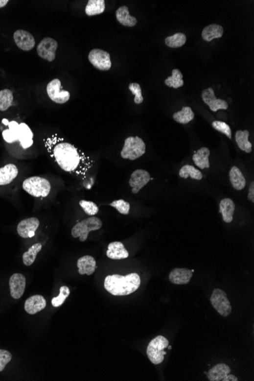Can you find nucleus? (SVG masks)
<instances>
[{"label":"nucleus","mask_w":254,"mask_h":381,"mask_svg":"<svg viewBox=\"0 0 254 381\" xmlns=\"http://www.w3.org/2000/svg\"><path fill=\"white\" fill-rule=\"evenodd\" d=\"M46 147L60 168L69 174L84 176L92 165L89 157L57 135L46 140Z\"/></svg>","instance_id":"1"},{"label":"nucleus","mask_w":254,"mask_h":381,"mask_svg":"<svg viewBox=\"0 0 254 381\" xmlns=\"http://www.w3.org/2000/svg\"><path fill=\"white\" fill-rule=\"evenodd\" d=\"M141 285V279L137 273L126 276L115 274L108 276L104 280L105 289L115 296H124L135 292Z\"/></svg>","instance_id":"2"},{"label":"nucleus","mask_w":254,"mask_h":381,"mask_svg":"<svg viewBox=\"0 0 254 381\" xmlns=\"http://www.w3.org/2000/svg\"><path fill=\"white\" fill-rule=\"evenodd\" d=\"M24 191L34 197H46L50 193L51 185L49 181L41 177H31L23 182Z\"/></svg>","instance_id":"3"},{"label":"nucleus","mask_w":254,"mask_h":381,"mask_svg":"<svg viewBox=\"0 0 254 381\" xmlns=\"http://www.w3.org/2000/svg\"><path fill=\"white\" fill-rule=\"evenodd\" d=\"M146 146L142 139L139 136H130L124 142L121 157L124 159L135 161L145 153Z\"/></svg>","instance_id":"4"},{"label":"nucleus","mask_w":254,"mask_h":381,"mask_svg":"<svg viewBox=\"0 0 254 381\" xmlns=\"http://www.w3.org/2000/svg\"><path fill=\"white\" fill-rule=\"evenodd\" d=\"M102 227V221L99 218L91 216L80 222L77 223L72 228V235L74 238L85 242L88 239L89 232L97 231Z\"/></svg>","instance_id":"5"},{"label":"nucleus","mask_w":254,"mask_h":381,"mask_svg":"<svg viewBox=\"0 0 254 381\" xmlns=\"http://www.w3.org/2000/svg\"><path fill=\"white\" fill-rule=\"evenodd\" d=\"M169 341L163 335H158L149 342L147 347V356L151 362L159 364L164 361V356L167 354L164 349L168 347Z\"/></svg>","instance_id":"6"},{"label":"nucleus","mask_w":254,"mask_h":381,"mask_svg":"<svg viewBox=\"0 0 254 381\" xmlns=\"http://www.w3.org/2000/svg\"><path fill=\"white\" fill-rule=\"evenodd\" d=\"M211 305L222 317H228L232 311L231 305L227 294L223 290L215 288L210 298Z\"/></svg>","instance_id":"7"},{"label":"nucleus","mask_w":254,"mask_h":381,"mask_svg":"<svg viewBox=\"0 0 254 381\" xmlns=\"http://www.w3.org/2000/svg\"><path fill=\"white\" fill-rule=\"evenodd\" d=\"M89 60L93 67L101 71H108L112 66L109 53L101 49H92L89 54Z\"/></svg>","instance_id":"8"},{"label":"nucleus","mask_w":254,"mask_h":381,"mask_svg":"<svg viewBox=\"0 0 254 381\" xmlns=\"http://www.w3.org/2000/svg\"><path fill=\"white\" fill-rule=\"evenodd\" d=\"M61 88V82L58 78H55L49 82L46 87L48 96L56 104H65L70 98L69 92L62 90Z\"/></svg>","instance_id":"9"},{"label":"nucleus","mask_w":254,"mask_h":381,"mask_svg":"<svg viewBox=\"0 0 254 381\" xmlns=\"http://www.w3.org/2000/svg\"><path fill=\"white\" fill-rule=\"evenodd\" d=\"M58 43L51 38H44L37 47L38 56L48 62H53L56 58V51Z\"/></svg>","instance_id":"10"},{"label":"nucleus","mask_w":254,"mask_h":381,"mask_svg":"<svg viewBox=\"0 0 254 381\" xmlns=\"http://www.w3.org/2000/svg\"><path fill=\"white\" fill-rule=\"evenodd\" d=\"M202 98L212 112H216L218 110H227L229 108V104L225 100L218 99L215 97V92L212 88H208L203 90L202 92Z\"/></svg>","instance_id":"11"},{"label":"nucleus","mask_w":254,"mask_h":381,"mask_svg":"<svg viewBox=\"0 0 254 381\" xmlns=\"http://www.w3.org/2000/svg\"><path fill=\"white\" fill-rule=\"evenodd\" d=\"M150 180V174L146 170L139 169L133 172L129 181L133 193H138L146 184H148Z\"/></svg>","instance_id":"12"},{"label":"nucleus","mask_w":254,"mask_h":381,"mask_svg":"<svg viewBox=\"0 0 254 381\" xmlns=\"http://www.w3.org/2000/svg\"><path fill=\"white\" fill-rule=\"evenodd\" d=\"M40 225V221L37 218H29L19 223L17 232L23 238H30L35 235V232Z\"/></svg>","instance_id":"13"},{"label":"nucleus","mask_w":254,"mask_h":381,"mask_svg":"<svg viewBox=\"0 0 254 381\" xmlns=\"http://www.w3.org/2000/svg\"><path fill=\"white\" fill-rule=\"evenodd\" d=\"M13 37L18 48L24 51H30L35 46V39L28 31L18 30L14 33Z\"/></svg>","instance_id":"14"},{"label":"nucleus","mask_w":254,"mask_h":381,"mask_svg":"<svg viewBox=\"0 0 254 381\" xmlns=\"http://www.w3.org/2000/svg\"><path fill=\"white\" fill-rule=\"evenodd\" d=\"M26 279L24 275L16 273L9 279L11 296L14 299H19L24 294L25 290Z\"/></svg>","instance_id":"15"},{"label":"nucleus","mask_w":254,"mask_h":381,"mask_svg":"<svg viewBox=\"0 0 254 381\" xmlns=\"http://www.w3.org/2000/svg\"><path fill=\"white\" fill-rule=\"evenodd\" d=\"M193 273V269L189 270L185 268H176L169 275V279L173 284L186 285L190 281Z\"/></svg>","instance_id":"16"},{"label":"nucleus","mask_w":254,"mask_h":381,"mask_svg":"<svg viewBox=\"0 0 254 381\" xmlns=\"http://www.w3.org/2000/svg\"><path fill=\"white\" fill-rule=\"evenodd\" d=\"M46 302L42 295H34L26 300L24 310L29 314H35L46 308Z\"/></svg>","instance_id":"17"},{"label":"nucleus","mask_w":254,"mask_h":381,"mask_svg":"<svg viewBox=\"0 0 254 381\" xmlns=\"http://www.w3.org/2000/svg\"><path fill=\"white\" fill-rule=\"evenodd\" d=\"M79 274L91 276L96 269V261L92 256H84L77 262Z\"/></svg>","instance_id":"18"},{"label":"nucleus","mask_w":254,"mask_h":381,"mask_svg":"<svg viewBox=\"0 0 254 381\" xmlns=\"http://www.w3.org/2000/svg\"><path fill=\"white\" fill-rule=\"evenodd\" d=\"M107 256L111 260H123L128 258L129 253L121 242L115 241L108 245Z\"/></svg>","instance_id":"19"},{"label":"nucleus","mask_w":254,"mask_h":381,"mask_svg":"<svg viewBox=\"0 0 254 381\" xmlns=\"http://www.w3.org/2000/svg\"><path fill=\"white\" fill-rule=\"evenodd\" d=\"M235 211V204L234 201L229 198L222 199L219 204V213L222 214L223 221L226 223H231L233 221V215Z\"/></svg>","instance_id":"20"},{"label":"nucleus","mask_w":254,"mask_h":381,"mask_svg":"<svg viewBox=\"0 0 254 381\" xmlns=\"http://www.w3.org/2000/svg\"><path fill=\"white\" fill-rule=\"evenodd\" d=\"M231 370L230 367L225 364H218L207 373V377L210 381H223L224 378L231 374Z\"/></svg>","instance_id":"21"},{"label":"nucleus","mask_w":254,"mask_h":381,"mask_svg":"<svg viewBox=\"0 0 254 381\" xmlns=\"http://www.w3.org/2000/svg\"><path fill=\"white\" fill-rule=\"evenodd\" d=\"M19 174V170L16 165L12 164L6 165L0 168V186L10 184Z\"/></svg>","instance_id":"22"},{"label":"nucleus","mask_w":254,"mask_h":381,"mask_svg":"<svg viewBox=\"0 0 254 381\" xmlns=\"http://www.w3.org/2000/svg\"><path fill=\"white\" fill-rule=\"evenodd\" d=\"M116 18L119 23L126 27H134L138 23L135 17L130 16L128 7L126 5H123L117 9L116 11Z\"/></svg>","instance_id":"23"},{"label":"nucleus","mask_w":254,"mask_h":381,"mask_svg":"<svg viewBox=\"0 0 254 381\" xmlns=\"http://www.w3.org/2000/svg\"><path fill=\"white\" fill-rule=\"evenodd\" d=\"M223 33L224 29L222 25L211 24L204 27L202 31V37L204 41L210 42L212 40L222 38Z\"/></svg>","instance_id":"24"},{"label":"nucleus","mask_w":254,"mask_h":381,"mask_svg":"<svg viewBox=\"0 0 254 381\" xmlns=\"http://www.w3.org/2000/svg\"><path fill=\"white\" fill-rule=\"evenodd\" d=\"M33 137L34 134L29 126L26 123H22L19 124V141L23 148H30L33 145Z\"/></svg>","instance_id":"25"},{"label":"nucleus","mask_w":254,"mask_h":381,"mask_svg":"<svg viewBox=\"0 0 254 381\" xmlns=\"http://www.w3.org/2000/svg\"><path fill=\"white\" fill-rule=\"evenodd\" d=\"M209 155V149L207 147H203L195 152L193 156V162L200 169L208 168L210 167Z\"/></svg>","instance_id":"26"},{"label":"nucleus","mask_w":254,"mask_h":381,"mask_svg":"<svg viewBox=\"0 0 254 381\" xmlns=\"http://www.w3.org/2000/svg\"><path fill=\"white\" fill-rule=\"evenodd\" d=\"M231 185L236 190H242L246 186V179L237 167H232L229 173Z\"/></svg>","instance_id":"27"},{"label":"nucleus","mask_w":254,"mask_h":381,"mask_svg":"<svg viewBox=\"0 0 254 381\" xmlns=\"http://www.w3.org/2000/svg\"><path fill=\"white\" fill-rule=\"evenodd\" d=\"M249 136L248 130H238L236 132V143L239 148L247 153H251L252 152V144L248 140Z\"/></svg>","instance_id":"28"},{"label":"nucleus","mask_w":254,"mask_h":381,"mask_svg":"<svg viewBox=\"0 0 254 381\" xmlns=\"http://www.w3.org/2000/svg\"><path fill=\"white\" fill-rule=\"evenodd\" d=\"M9 129H5L2 132V137L6 143H12L19 141V124L16 121L9 122Z\"/></svg>","instance_id":"29"},{"label":"nucleus","mask_w":254,"mask_h":381,"mask_svg":"<svg viewBox=\"0 0 254 381\" xmlns=\"http://www.w3.org/2000/svg\"><path fill=\"white\" fill-rule=\"evenodd\" d=\"M105 10L104 0H89L86 7V14L88 16H94L102 14Z\"/></svg>","instance_id":"30"},{"label":"nucleus","mask_w":254,"mask_h":381,"mask_svg":"<svg viewBox=\"0 0 254 381\" xmlns=\"http://www.w3.org/2000/svg\"><path fill=\"white\" fill-rule=\"evenodd\" d=\"M194 117V113L192 111L191 107H183L181 111L176 112L173 115V119L181 124H186L193 120Z\"/></svg>","instance_id":"31"},{"label":"nucleus","mask_w":254,"mask_h":381,"mask_svg":"<svg viewBox=\"0 0 254 381\" xmlns=\"http://www.w3.org/2000/svg\"><path fill=\"white\" fill-rule=\"evenodd\" d=\"M41 249H42V244L40 243H35L34 245L31 246L27 250V251L23 254V262H24V265H27V266L32 265L36 260L37 255L39 254Z\"/></svg>","instance_id":"32"},{"label":"nucleus","mask_w":254,"mask_h":381,"mask_svg":"<svg viewBox=\"0 0 254 381\" xmlns=\"http://www.w3.org/2000/svg\"><path fill=\"white\" fill-rule=\"evenodd\" d=\"M164 83L168 87L173 88V89H179L182 87L185 82L183 80V74L178 69H174L172 70V75L168 77L164 80Z\"/></svg>","instance_id":"33"},{"label":"nucleus","mask_w":254,"mask_h":381,"mask_svg":"<svg viewBox=\"0 0 254 381\" xmlns=\"http://www.w3.org/2000/svg\"><path fill=\"white\" fill-rule=\"evenodd\" d=\"M180 177L184 179L190 177L193 180L200 181L203 179V174L198 169L195 168L192 165H186L183 166L179 171Z\"/></svg>","instance_id":"34"},{"label":"nucleus","mask_w":254,"mask_h":381,"mask_svg":"<svg viewBox=\"0 0 254 381\" xmlns=\"http://www.w3.org/2000/svg\"><path fill=\"white\" fill-rule=\"evenodd\" d=\"M186 35L183 33H176L174 35L169 36L164 40L165 45L171 48H181L186 44Z\"/></svg>","instance_id":"35"},{"label":"nucleus","mask_w":254,"mask_h":381,"mask_svg":"<svg viewBox=\"0 0 254 381\" xmlns=\"http://www.w3.org/2000/svg\"><path fill=\"white\" fill-rule=\"evenodd\" d=\"M13 94L9 89L0 91V111H5L12 106Z\"/></svg>","instance_id":"36"},{"label":"nucleus","mask_w":254,"mask_h":381,"mask_svg":"<svg viewBox=\"0 0 254 381\" xmlns=\"http://www.w3.org/2000/svg\"><path fill=\"white\" fill-rule=\"evenodd\" d=\"M70 291L67 286H62L60 289V294L59 296L53 298L52 299V305L55 308H58V307L61 306L64 301H66L69 295Z\"/></svg>","instance_id":"37"},{"label":"nucleus","mask_w":254,"mask_h":381,"mask_svg":"<svg viewBox=\"0 0 254 381\" xmlns=\"http://www.w3.org/2000/svg\"><path fill=\"white\" fill-rule=\"evenodd\" d=\"M79 205L82 208L84 212L91 216L95 215L99 211V209L97 207V205L92 201L81 200L79 201Z\"/></svg>","instance_id":"38"},{"label":"nucleus","mask_w":254,"mask_h":381,"mask_svg":"<svg viewBox=\"0 0 254 381\" xmlns=\"http://www.w3.org/2000/svg\"><path fill=\"white\" fill-rule=\"evenodd\" d=\"M110 206L115 208L120 214H124V215H127L130 213V203L123 200V199L115 200L112 203H110Z\"/></svg>","instance_id":"39"},{"label":"nucleus","mask_w":254,"mask_h":381,"mask_svg":"<svg viewBox=\"0 0 254 381\" xmlns=\"http://www.w3.org/2000/svg\"><path fill=\"white\" fill-rule=\"evenodd\" d=\"M211 126L215 130L223 133L225 136H228V138L231 140V129L230 126L227 123H225V122H222V121L215 120L214 121L213 123H211Z\"/></svg>","instance_id":"40"},{"label":"nucleus","mask_w":254,"mask_h":381,"mask_svg":"<svg viewBox=\"0 0 254 381\" xmlns=\"http://www.w3.org/2000/svg\"><path fill=\"white\" fill-rule=\"evenodd\" d=\"M129 89L130 92L133 93V95H135V98H134V102L137 104H142L143 102V97L142 95V89L140 87L139 84L138 83H130L129 85Z\"/></svg>","instance_id":"41"},{"label":"nucleus","mask_w":254,"mask_h":381,"mask_svg":"<svg viewBox=\"0 0 254 381\" xmlns=\"http://www.w3.org/2000/svg\"><path fill=\"white\" fill-rule=\"evenodd\" d=\"M12 360V354L6 350L0 349V372L5 369V366Z\"/></svg>","instance_id":"42"},{"label":"nucleus","mask_w":254,"mask_h":381,"mask_svg":"<svg viewBox=\"0 0 254 381\" xmlns=\"http://www.w3.org/2000/svg\"><path fill=\"white\" fill-rule=\"evenodd\" d=\"M248 199L251 202L254 203V182H251L250 185L249 190H248Z\"/></svg>","instance_id":"43"},{"label":"nucleus","mask_w":254,"mask_h":381,"mask_svg":"<svg viewBox=\"0 0 254 381\" xmlns=\"http://www.w3.org/2000/svg\"><path fill=\"white\" fill-rule=\"evenodd\" d=\"M238 381V378H237V377L234 376V375H231V374H229V375H228L227 376L225 377V378H224L223 381Z\"/></svg>","instance_id":"44"},{"label":"nucleus","mask_w":254,"mask_h":381,"mask_svg":"<svg viewBox=\"0 0 254 381\" xmlns=\"http://www.w3.org/2000/svg\"><path fill=\"white\" fill-rule=\"evenodd\" d=\"M8 0H0V8H3L4 6L8 4Z\"/></svg>","instance_id":"45"},{"label":"nucleus","mask_w":254,"mask_h":381,"mask_svg":"<svg viewBox=\"0 0 254 381\" xmlns=\"http://www.w3.org/2000/svg\"><path fill=\"white\" fill-rule=\"evenodd\" d=\"M2 123H4L5 125H9V121L7 120V119H4L3 120H2Z\"/></svg>","instance_id":"46"}]
</instances>
